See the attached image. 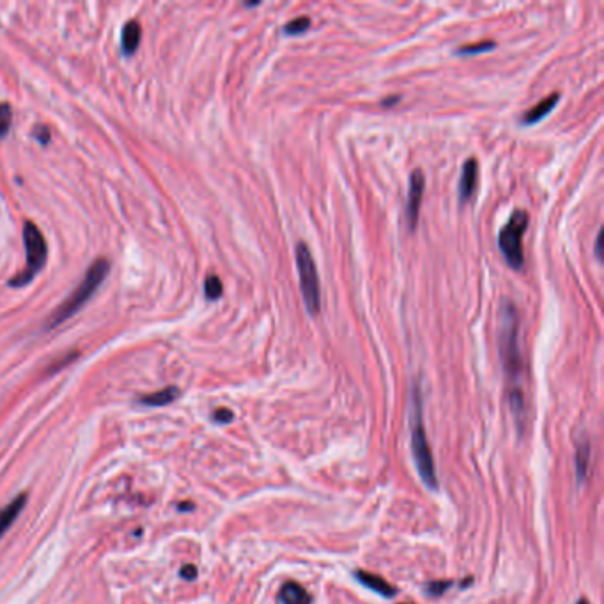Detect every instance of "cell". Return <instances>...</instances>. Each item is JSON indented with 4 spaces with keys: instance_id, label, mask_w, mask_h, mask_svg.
Returning a JSON list of instances; mask_svg holds the SVG:
<instances>
[{
    "instance_id": "6da1fadb",
    "label": "cell",
    "mask_w": 604,
    "mask_h": 604,
    "mask_svg": "<svg viewBox=\"0 0 604 604\" xmlns=\"http://www.w3.org/2000/svg\"><path fill=\"white\" fill-rule=\"evenodd\" d=\"M498 349L507 383V401L514 415L518 429L523 431L526 420L525 377L526 365L521 349V321L518 307L511 300H503L498 310Z\"/></svg>"
},
{
    "instance_id": "7a4b0ae2",
    "label": "cell",
    "mask_w": 604,
    "mask_h": 604,
    "mask_svg": "<svg viewBox=\"0 0 604 604\" xmlns=\"http://www.w3.org/2000/svg\"><path fill=\"white\" fill-rule=\"evenodd\" d=\"M409 431H411V452L420 479L429 489L434 491L438 487L436 468H434L433 452H431L426 427H423L422 390H420L418 381H413L411 390H409Z\"/></svg>"
},
{
    "instance_id": "3957f363",
    "label": "cell",
    "mask_w": 604,
    "mask_h": 604,
    "mask_svg": "<svg viewBox=\"0 0 604 604\" xmlns=\"http://www.w3.org/2000/svg\"><path fill=\"white\" fill-rule=\"evenodd\" d=\"M108 271H110V263H108V259L100 257V259L94 261L89 270H87L86 277L82 278L80 285L76 287V291L72 292V295L68 296V300H66L61 307H57L55 312L50 316V319H48L47 323L48 330L57 328L59 324L64 323L66 319L75 316V314L89 302V298L96 292V289L100 287L101 282L107 278Z\"/></svg>"
},
{
    "instance_id": "277c9868",
    "label": "cell",
    "mask_w": 604,
    "mask_h": 604,
    "mask_svg": "<svg viewBox=\"0 0 604 604\" xmlns=\"http://www.w3.org/2000/svg\"><path fill=\"white\" fill-rule=\"evenodd\" d=\"M296 268H298L300 289H302L303 303L310 316H317L321 310V285L312 252L305 241L296 243L295 249Z\"/></svg>"
},
{
    "instance_id": "5b68a950",
    "label": "cell",
    "mask_w": 604,
    "mask_h": 604,
    "mask_svg": "<svg viewBox=\"0 0 604 604\" xmlns=\"http://www.w3.org/2000/svg\"><path fill=\"white\" fill-rule=\"evenodd\" d=\"M526 227H528V213L525 210H515L498 234L500 252L503 253V259L512 270L519 271L525 266L523 236H525Z\"/></svg>"
},
{
    "instance_id": "8992f818",
    "label": "cell",
    "mask_w": 604,
    "mask_h": 604,
    "mask_svg": "<svg viewBox=\"0 0 604 604\" xmlns=\"http://www.w3.org/2000/svg\"><path fill=\"white\" fill-rule=\"evenodd\" d=\"M23 245H25L27 264L25 268H23V271H20L16 277H13L11 280H9L11 287H23V285L30 284V282L34 280V277L41 271V268L45 266V263H47V241H45V236L41 234V231L33 222H25V227H23Z\"/></svg>"
},
{
    "instance_id": "52a82bcc",
    "label": "cell",
    "mask_w": 604,
    "mask_h": 604,
    "mask_svg": "<svg viewBox=\"0 0 604 604\" xmlns=\"http://www.w3.org/2000/svg\"><path fill=\"white\" fill-rule=\"evenodd\" d=\"M423 190H426V176H423L422 169H415L409 176L408 197H406V224H408L409 231H415L416 224H418Z\"/></svg>"
},
{
    "instance_id": "ba28073f",
    "label": "cell",
    "mask_w": 604,
    "mask_h": 604,
    "mask_svg": "<svg viewBox=\"0 0 604 604\" xmlns=\"http://www.w3.org/2000/svg\"><path fill=\"white\" fill-rule=\"evenodd\" d=\"M477 179H479V161L475 158H468L462 164L461 179H459V200L461 203H468L472 199L477 188Z\"/></svg>"
},
{
    "instance_id": "9c48e42d",
    "label": "cell",
    "mask_w": 604,
    "mask_h": 604,
    "mask_svg": "<svg viewBox=\"0 0 604 604\" xmlns=\"http://www.w3.org/2000/svg\"><path fill=\"white\" fill-rule=\"evenodd\" d=\"M355 578L356 581L362 583L363 586H367V588H370L372 592L380 593V596L383 597H394L395 593H397V590H395L394 585H390V583L387 581L384 578H381V576L372 574V572H367V571H356L355 572Z\"/></svg>"
},
{
    "instance_id": "30bf717a",
    "label": "cell",
    "mask_w": 604,
    "mask_h": 604,
    "mask_svg": "<svg viewBox=\"0 0 604 604\" xmlns=\"http://www.w3.org/2000/svg\"><path fill=\"white\" fill-rule=\"evenodd\" d=\"M27 503V494L22 493L16 498H13L4 508H0V537L4 535L9 528L13 526V523L18 519V515L22 514V511L25 508Z\"/></svg>"
},
{
    "instance_id": "8fae6325",
    "label": "cell",
    "mask_w": 604,
    "mask_h": 604,
    "mask_svg": "<svg viewBox=\"0 0 604 604\" xmlns=\"http://www.w3.org/2000/svg\"><path fill=\"white\" fill-rule=\"evenodd\" d=\"M558 101H560V94L558 93H553V94H549L547 98H544L540 103H537L535 107H532L530 110H526L525 114H523L521 125L530 126V125H535V122L542 121V119L546 118L549 112H553V108L557 107Z\"/></svg>"
},
{
    "instance_id": "7c38bea8",
    "label": "cell",
    "mask_w": 604,
    "mask_h": 604,
    "mask_svg": "<svg viewBox=\"0 0 604 604\" xmlns=\"http://www.w3.org/2000/svg\"><path fill=\"white\" fill-rule=\"evenodd\" d=\"M278 600H280V604H310L312 596L300 583L289 581L280 588Z\"/></svg>"
},
{
    "instance_id": "4fadbf2b",
    "label": "cell",
    "mask_w": 604,
    "mask_h": 604,
    "mask_svg": "<svg viewBox=\"0 0 604 604\" xmlns=\"http://www.w3.org/2000/svg\"><path fill=\"white\" fill-rule=\"evenodd\" d=\"M140 36H142V30H140V25L135 22V20L126 23L121 36L122 52H125L126 55L135 54V50L139 48V43H140Z\"/></svg>"
},
{
    "instance_id": "5bb4252c",
    "label": "cell",
    "mask_w": 604,
    "mask_h": 604,
    "mask_svg": "<svg viewBox=\"0 0 604 604\" xmlns=\"http://www.w3.org/2000/svg\"><path fill=\"white\" fill-rule=\"evenodd\" d=\"M179 395L178 387H167L160 392H153V394H147L140 399V402L146 406H167L172 401H176Z\"/></svg>"
},
{
    "instance_id": "9a60e30c",
    "label": "cell",
    "mask_w": 604,
    "mask_h": 604,
    "mask_svg": "<svg viewBox=\"0 0 604 604\" xmlns=\"http://www.w3.org/2000/svg\"><path fill=\"white\" fill-rule=\"evenodd\" d=\"M588 459H590V445L586 443V441H583V443H579L578 447H576V469H578L579 480L585 479Z\"/></svg>"
},
{
    "instance_id": "2e32d148",
    "label": "cell",
    "mask_w": 604,
    "mask_h": 604,
    "mask_svg": "<svg viewBox=\"0 0 604 604\" xmlns=\"http://www.w3.org/2000/svg\"><path fill=\"white\" fill-rule=\"evenodd\" d=\"M312 25V20L309 16H298V18L291 20L284 25V34L285 36H300V34L307 33Z\"/></svg>"
},
{
    "instance_id": "e0dca14e",
    "label": "cell",
    "mask_w": 604,
    "mask_h": 604,
    "mask_svg": "<svg viewBox=\"0 0 604 604\" xmlns=\"http://www.w3.org/2000/svg\"><path fill=\"white\" fill-rule=\"evenodd\" d=\"M494 47H496V43H494L493 40H486V41H480V43H472V45H466V47L457 48V50H455V54L457 55H479V54H484V52L493 50Z\"/></svg>"
},
{
    "instance_id": "ac0fdd59",
    "label": "cell",
    "mask_w": 604,
    "mask_h": 604,
    "mask_svg": "<svg viewBox=\"0 0 604 604\" xmlns=\"http://www.w3.org/2000/svg\"><path fill=\"white\" fill-rule=\"evenodd\" d=\"M224 292V285L222 280L217 275H207L206 280H204V295L207 300H218Z\"/></svg>"
},
{
    "instance_id": "d6986e66",
    "label": "cell",
    "mask_w": 604,
    "mask_h": 604,
    "mask_svg": "<svg viewBox=\"0 0 604 604\" xmlns=\"http://www.w3.org/2000/svg\"><path fill=\"white\" fill-rule=\"evenodd\" d=\"M13 122V110L8 103H0V139L9 132Z\"/></svg>"
},
{
    "instance_id": "ffe728a7",
    "label": "cell",
    "mask_w": 604,
    "mask_h": 604,
    "mask_svg": "<svg viewBox=\"0 0 604 604\" xmlns=\"http://www.w3.org/2000/svg\"><path fill=\"white\" fill-rule=\"evenodd\" d=\"M450 585V581H433L427 585V593H431V596H441Z\"/></svg>"
},
{
    "instance_id": "44dd1931",
    "label": "cell",
    "mask_w": 604,
    "mask_h": 604,
    "mask_svg": "<svg viewBox=\"0 0 604 604\" xmlns=\"http://www.w3.org/2000/svg\"><path fill=\"white\" fill-rule=\"evenodd\" d=\"M232 418H234V415H232L231 409L227 408H220L213 413V420L218 423H229Z\"/></svg>"
},
{
    "instance_id": "7402d4cb",
    "label": "cell",
    "mask_w": 604,
    "mask_h": 604,
    "mask_svg": "<svg viewBox=\"0 0 604 604\" xmlns=\"http://www.w3.org/2000/svg\"><path fill=\"white\" fill-rule=\"evenodd\" d=\"M34 137L40 140V144L47 146V144L50 142V130H48L47 126H43V125L36 126V130H34Z\"/></svg>"
},
{
    "instance_id": "603a6c76",
    "label": "cell",
    "mask_w": 604,
    "mask_h": 604,
    "mask_svg": "<svg viewBox=\"0 0 604 604\" xmlns=\"http://www.w3.org/2000/svg\"><path fill=\"white\" fill-rule=\"evenodd\" d=\"M181 578L190 579V581H192V579H195L197 578L195 565H185V567L181 569Z\"/></svg>"
},
{
    "instance_id": "cb8c5ba5",
    "label": "cell",
    "mask_w": 604,
    "mask_h": 604,
    "mask_svg": "<svg viewBox=\"0 0 604 604\" xmlns=\"http://www.w3.org/2000/svg\"><path fill=\"white\" fill-rule=\"evenodd\" d=\"M600 246H603V234H600V231H599V234H597V239H596V257L597 259H603V249H600Z\"/></svg>"
},
{
    "instance_id": "d4e9b609",
    "label": "cell",
    "mask_w": 604,
    "mask_h": 604,
    "mask_svg": "<svg viewBox=\"0 0 604 604\" xmlns=\"http://www.w3.org/2000/svg\"><path fill=\"white\" fill-rule=\"evenodd\" d=\"M192 505H179V511H192Z\"/></svg>"
},
{
    "instance_id": "484cf974",
    "label": "cell",
    "mask_w": 604,
    "mask_h": 604,
    "mask_svg": "<svg viewBox=\"0 0 604 604\" xmlns=\"http://www.w3.org/2000/svg\"><path fill=\"white\" fill-rule=\"evenodd\" d=\"M576 604H590V603H588V600H586V599H579L578 603H576Z\"/></svg>"
}]
</instances>
